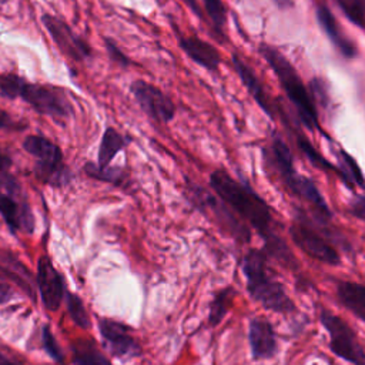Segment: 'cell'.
<instances>
[{"label":"cell","instance_id":"obj_1","mask_svg":"<svg viewBox=\"0 0 365 365\" xmlns=\"http://www.w3.org/2000/svg\"><path fill=\"white\" fill-rule=\"evenodd\" d=\"M210 185L232 212L257 231L265 244L268 255L275 257L291 268L298 267L285 240L278 232V222L269 205L247 181L232 178L225 170H214L210 174Z\"/></svg>","mask_w":365,"mask_h":365},{"label":"cell","instance_id":"obj_2","mask_svg":"<svg viewBox=\"0 0 365 365\" xmlns=\"http://www.w3.org/2000/svg\"><path fill=\"white\" fill-rule=\"evenodd\" d=\"M242 272L247 291L255 302L277 314L287 315L295 311L294 301L268 265V254L265 251L257 248L247 251L242 258Z\"/></svg>","mask_w":365,"mask_h":365},{"label":"cell","instance_id":"obj_3","mask_svg":"<svg viewBox=\"0 0 365 365\" xmlns=\"http://www.w3.org/2000/svg\"><path fill=\"white\" fill-rule=\"evenodd\" d=\"M258 50L262 58L267 61V64L272 68L274 74L277 76L287 97L295 107L302 124L311 131L319 130V120L315 103L311 97L309 90L302 83L295 67L281 51H278L275 47L269 44L262 43Z\"/></svg>","mask_w":365,"mask_h":365},{"label":"cell","instance_id":"obj_4","mask_svg":"<svg viewBox=\"0 0 365 365\" xmlns=\"http://www.w3.org/2000/svg\"><path fill=\"white\" fill-rule=\"evenodd\" d=\"M328 221L317 218L312 220L302 210L297 208L289 227V234L297 247H299L311 258L327 264L339 265L341 257L331 241L336 237L327 227Z\"/></svg>","mask_w":365,"mask_h":365},{"label":"cell","instance_id":"obj_5","mask_svg":"<svg viewBox=\"0 0 365 365\" xmlns=\"http://www.w3.org/2000/svg\"><path fill=\"white\" fill-rule=\"evenodd\" d=\"M23 148L36 160L37 178L53 187H64L71 181L70 168L64 164L63 151L56 143L34 134L23 140Z\"/></svg>","mask_w":365,"mask_h":365},{"label":"cell","instance_id":"obj_6","mask_svg":"<svg viewBox=\"0 0 365 365\" xmlns=\"http://www.w3.org/2000/svg\"><path fill=\"white\" fill-rule=\"evenodd\" d=\"M16 98H21L38 114L54 120H66L74 114L73 104L66 91L51 84L29 83L24 77H20L14 93Z\"/></svg>","mask_w":365,"mask_h":365},{"label":"cell","instance_id":"obj_7","mask_svg":"<svg viewBox=\"0 0 365 365\" xmlns=\"http://www.w3.org/2000/svg\"><path fill=\"white\" fill-rule=\"evenodd\" d=\"M0 215L13 234H30L34 230L31 208L19 181L9 171L0 173Z\"/></svg>","mask_w":365,"mask_h":365},{"label":"cell","instance_id":"obj_8","mask_svg":"<svg viewBox=\"0 0 365 365\" xmlns=\"http://www.w3.org/2000/svg\"><path fill=\"white\" fill-rule=\"evenodd\" d=\"M319 321L329 335V348L334 355L352 365H365V349L342 318L328 309H322Z\"/></svg>","mask_w":365,"mask_h":365},{"label":"cell","instance_id":"obj_9","mask_svg":"<svg viewBox=\"0 0 365 365\" xmlns=\"http://www.w3.org/2000/svg\"><path fill=\"white\" fill-rule=\"evenodd\" d=\"M130 91L143 111L155 121L168 123L174 118L175 106L158 87L144 80H134L130 86Z\"/></svg>","mask_w":365,"mask_h":365},{"label":"cell","instance_id":"obj_10","mask_svg":"<svg viewBox=\"0 0 365 365\" xmlns=\"http://www.w3.org/2000/svg\"><path fill=\"white\" fill-rule=\"evenodd\" d=\"M98 331L104 346L115 358L131 359L141 355V346L134 338L131 328L125 324L108 318H100Z\"/></svg>","mask_w":365,"mask_h":365},{"label":"cell","instance_id":"obj_11","mask_svg":"<svg viewBox=\"0 0 365 365\" xmlns=\"http://www.w3.org/2000/svg\"><path fill=\"white\" fill-rule=\"evenodd\" d=\"M41 21L63 54L76 61H83L91 56L90 44L76 34L66 21L51 14H43Z\"/></svg>","mask_w":365,"mask_h":365},{"label":"cell","instance_id":"obj_12","mask_svg":"<svg viewBox=\"0 0 365 365\" xmlns=\"http://www.w3.org/2000/svg\"><path fill=\"white\" fill-rule=\"evenodd\" d=\"M36 285L44 308L51 312L57 311L64 298L66 288L61 274L57 271V268L47 255H41L37 259Z\"/></svg>","mask_w":365,"mask_h":365},{"label":"cell","instance_id":"obj_13","mask_svg":"<svg viewBox=\"0 0 365 365\" xmlns=\"http://www.w3.org/2000/svg\"><path fill=\"white\" fill-rule=\"evenodd\" d=\"M191 201L198 205V208L210 210L212 211V217L222 224L224 230L230 231L237 240L248 242L251 240L248 227H244L240 224V220L237 217L231 215V208L218 197H212L210 192L201 190V187H194Z\"/></svg>","mask_w":365,"mask_h":365},{"label":"cell","instance_id":"obj_14","mask_svg":"<svg viewBox=\"0 0 365 365\" xmlns=\"http://www.w3.org/2000/svg\"><path fill=\"white\" fill-rule=\"evenodd\" d=\"M248 342L255 361L271 359L278 352V338L269 319L254 317L248 325Z\"/></svg>","mask_w":365,"mask_h":365},{"label":"cell","instance_id":"obj_15","mask_svg":"<svg viewBox=\"0 0 365 365\" xmlns=\"http://www.w3.org/2000/svg\"><path fill=\"white\" fill-rule=\"evenodd\" d=\"M317 20L325 33V36L329 38V41L338 48V51L346 57L354 58L358 54V48L355 43L345 36L341 24L329 10L327 4H318L317 6Z\"/></svg>","mask_w":365,"mask_h":365},{"label":"cell","instance_id":"obj_16","mask_svg":"<svg viewBox=\"0 0 365 365\" xmlns=\"http://www.w3.org/2000/svg\"><path fill=\"white\" fill-rule=\"evenodd\" d=\"M271 153H272V161L275 164V168L279 174L281 181L295 195L302 175L298 174L294 167V158L288 144L281 137H274Z\"/></svg>","mask_w":365,"mask_h":365},{"label":"cell","instance_id":"obj_17","mask_svg":"<svg viewBox=\"0 0 365 365\" xmlns=\"http://www.w3.org/2000/svg\"><path fill=\"white\" fill-rule=\"evenodd\" d=\"M180 48L187 54L190 60L202 66L207 70L217 71L221 64L220 51L208 41L198 37H180Z\"/></svg>","mask_w":365,"mask_h":365},{"label":"cell","instance_id":"obj_18","mask_svg":"<svg viewBox=\"0 0 365 365\" xmlns=\"http://www.w3.org/2000/svg\"><path fill=\"white\" fill-rule=\"evenodd\" d=\"M231 61H232V66H234L238 77L241 78L242 84L247 87V90L250 91V94L252 96L255 103L261 107V110L264 113H267V115L269 118H274V113H272V107H271V103H269V97L265 93V90H264L261 81L258 80L257 74L237 54H232Z\"/></svg>","mask_w":365,"mask_h":365},{"label":"cell","instance_id":"obj_19","mask_svg":"<svg viewBox=\"0 0 365 365\" xmlns=\"http://www.w3.org/2000/svg\"><path fill=\"white\" fill-rule=\"evenodd\" d=\"M0 272L7 278L17 284L31 299L36 298V279H33L31 272L23 265L14 255L3 254L0 255Z\"/></svg>","mask_w":365,"mask_h":365},{"label":"cell","instance_id":"obj_20","mask_svg":"<svg viewBox=\"0 0 365 365\" xmlns=\"http://www.w3.org/2000/svg\"><path fill=\"white\" fill-rule=\"evenodd\" d=\"M336 298L342 307L365 322V285L354 281L336 282Z\"/></svg>","mask_w":365,"mask_h":365},{"label":"cell","instance_id":"obj_21","mask_svg":"<svg viewBox=\"0 0 365 365\" xmlns=\"http://www.w3.org/2000/svg\"><path fill=\"white\" fill-rule=\"evenodd\" d=\"M127 145V140L124 135H121L115 128L108 127L106 128L101 143L98 147V155H97V165L98 167H107L110 165L111 160Z\"/></svg>","mask_w":365,"mask_h":365},{"label":"cell","instance_id":"obj_22","mask_svg":"<svg viewBox=\"0 0 365 365\" xmlns=\"http://www.w3.org/2000/svg\"><path fill=\"white\" fill-rule=\"evenodd\" d=\"M338 171H339V178L351 188L359 187L365 188V178L364 174L355 161L352 155H349L346 151L339 150L338 151Z\"/></svg>","mask_w":365,"mask_h":365},{"label":"cell","instance_id":"obj_23","mask_svg":"<svg viewBox=\"0 0 365 365\" xmlns=\"http://www.w3.org/2000/svg\"><path fill=\"white\" fill-rule=\"evenodd\" d=\"M74 365H110L93 341L78 339L73 344Z\"/></svg>","mask_w":365,"mask_h":365},{"label":"cell","instance_id":"obj_24","mask_svg":"<svg viewBox=\"0 0 365 365\" xmlns=\"http://www.w3.org/2000/svg\"><path fill=\"white\" fill-rule=\"evenodd\" d=\"M234 297H235V289L231 287L220 289L214 295L210 304V315H208V324L211 327H217L222 321V318L225 317V314L232 305Z\"/></svg>","mask_w":365,"mask_h":365},{"label":"cell","instance_id":"obj_25","mask_svg":"<svg viewBox=\"0 0 365 365\" xmlns=\"http://www.w3.org/2000/svg\"><path fill=\"white\" fill-rule=\"evenodd\" d=\"M84 171L88 177L100 180V181H106L110 184H115V185H121L124 181V171L120 167H98L94 163H87L84 165Z\"/></svg>","mask_w":365,"mask_h":365},{"label":"cell","instance_id":"obj_26","mask_svg":"<svg viewBox=\"0 0 365 365\" xmlns=\"http://www.w3.org/2000/svg\"><path fill=\"white\" fill-rule=\"evenodd\" d=\"M66 298V305H67V311L70 314V318L76 322L77 327L83 328V329H88L90 328V317L87 314V309L83 304V301L73 292H67L64 294Z\"/></svg>","mask_w":365,"mask_h":365},{"label":"cell","instance_id":"obj_27","mask_svg":"<svg viewBox=\"0 0 365 365\" xmlns=\"http://www.w3.org/2000/svg\"><path fill=\"white\" fill-rule=\"evenodd\" d=\"M297 141H298V147H299L301 151L305 154V157L311 161L312 165H315V167H318V168H321V170H324V171H332V173H335V174L339 175L338 167L334 165V164H331L327 158H324V157L311 145V143H309L307 138H304V137L299 135V137L297 138Z\"/></svg>","mask_w":365,"mask_h":365},{"label":"cell","instance_id":"obj_28","mask_svg":"<svg viewBox=\"0 0 365 365\" xmlns=\"http://www.w3.org/2000/svg\"><path fill=\"white\" fill-rule=\"evenodd\" d=\"M204 7L210 19L217 29H222L227 24V9L222 0H202Z\"/></svg>","mask_w":365,"mask_h":365},{"label":"cell","instance_id":"obj_29","mask_svg":"<svg viewBox=\"0 0 365 365\" xmlns=\"http://www.w3.org/2000/svg\"><path fill=\"white\" fill-rule=\"evenodd\" d=\"M336 3L354 24L365 27V14L359 0H336Z\"/></svg>","mask_w":365,"mask_h":365},{"label":"cell","instance_id":"obj_30","mask_svg":"<svg viewBox=\"0 0 365 365\" xmlns=\"http://www.w3.org/2000/svg\"><path fill=\"white\" fill-rule=\"evenodd\" d=\"M41 342H43V348L44 351L56 361V362H63L64 361V354L60 348V345L57 344L53 332L50 331V328L47 325H44L41 328Z\"/></svg>","mask_w":365,"mask_h":365},{"label":"cell","instance_id":"obj_31","mask_svg":"<svg viewBox=\"0 0 365 365\" xmlns=\"http://www.w3.org/2000/svg\"><path fill=\"white\" fill-rule=\"evenodd\" d=\"M309 88H311V97L314 100V103H319L321 106H327L329 103V93H328V88H327V83L319 78V77H315L311 80L309 83Z\"/></svg>","mask_w":365,"mask_h":365},{"label":"cell","instance_id":"obj_32","mask_svg":"<svg viewBox=\"0 0 365 365\" xmlns=\"http://www.w3.org/2000/svg\"><path fill=\"white\" fill-rule=\"evenodd\" d=\"M104 43H106V48H107V53H108L110 58H111L115 64H118V66H121V67L130 66V63H131L130 58L125 56V53H123V51L120 50V47H118L113 40L104 38Z\"/></svg>","mask_w":365,"mask_h":365},{"label":"cell","instance_id":"obj_33","mask_svg":"<svg viewBox=\"0 0 365 365\" xmlns=\"http://www.w3.org/2000/svg\"><path fill=\"white\" fill-rule=\"evenodd\" d=\"M24 127H26V125L21 124L20 121L14 120V117H13L9 111L0 108V130L17 131V130H23Z\"/></svg>","mask_w":365,"mask_h":365},{"label":"cell","instance_id":"obj_34","mask_svg":"<svg viewBox=\"0 0 365 365\" xmlns=\"http://www.w3.org/2000/svg\"><path fill=\"white\" fill-rule=\"evenodd\" d=\"M349 212L365 221V194L354 198V201L349 204Z\"/></svg>","mask_w":365,"mask_h":365},{"label":"cell","instance_id":"obj_35","mask_svg":"<svg viewBox=\"0 0 365 365\" xmlns=\"http://www.w3.org/2000/svg\"><path fill=\"white\" fill-rule=\"evenodd\" d=\"M14 297L13 287L7 281V278L0 272V304L9 302Z\"/></svg>","mask_w":365,"mask_h":365},{"label":"cell","instance_id":"obj_36","mask_svg":"<svg viewBox=\"0 0 365 365\" xmlns=\"http://www.w3.org/2000/svg\"><path fill=\"white\" fill-rule=\"evenodd\" d=\"M10 165H11V158L0 147V173L9 171Z\"/></svg>","mask_w":365,"mask_h":365},{"label":"cell","instance_id":"obj_37","mask_svg":"<svg viewBox=\"0 0 365 365\" xmlns=\"http://www.w3.org/2000/svg\"><path fill=\"white\" fill-rule=\"evenodd\" d=\"M0 365H21V364H20L19 361H16V359L7 356L6 354H3V352L0 351Z\"/></svg>","mask_w":365,"mask_h":365},{"label":"cell","instance_id":"obj_38","mask_svg":"<svg viewBox=\"0 0 365 365\" xmlns=\"http://www.w3.org/2000/svg\"><path fill=\"white\" fill-rule=\"evenodd\" d=\"M272 1L277 4V7H279L282 10L291 9L294 6V0H272Z\"/></svg>","mask_w":365,"mask_h":365},{"label":"cell","instance_id":"obj_39","mask_svg":"<svg viewBox=\"0 0 365 365\" xmlns=\"http://www.w3.org/2000/svg\"><path fill=\"white\" fill-rule=\"evenodd\" d=\"M197 16H201V10H200V6L197 4V1L195 0H182Z\"/></svg>","mask_w":365,"mask_h":365}]
</instances>
